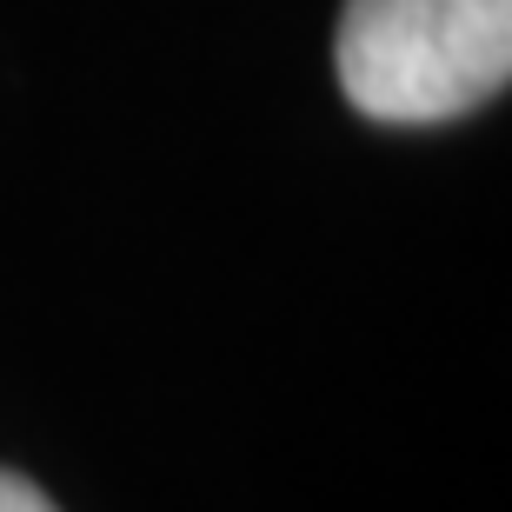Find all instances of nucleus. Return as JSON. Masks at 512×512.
Listing matches in <instances>:
<instances>
[{
  "instance_id": "nucleus-1",
  "label": "nucleus",
  "mask_w": 512,
  "mask_h": 512,
  "mask_svg": "<svg viewBox=\"0 0 512 512\" xmlns=\"http://www.w3.org/2000/svg\"><path fill=\"white\" fill-rule=\"evenodd\" d=\"M333 67L366 120H459L512 80V0H346Z\"/></svg>"
},
{
  "instance_id": "nucleus-2",
  "label": "nucleus",
  "mask_w": 512,
  "mask_h": 512,
  "mask_svg": "<svg viewBox=\"0 0 512 512\" xmlns=\"http://www.w3.org/2000/svg\"><path fill=\"white\" fill-rule=\"evenodd\" d=\"M0 512H60V506L40 493L27 473H7V466H0Z\"/></svg>"
}]
</instances>
